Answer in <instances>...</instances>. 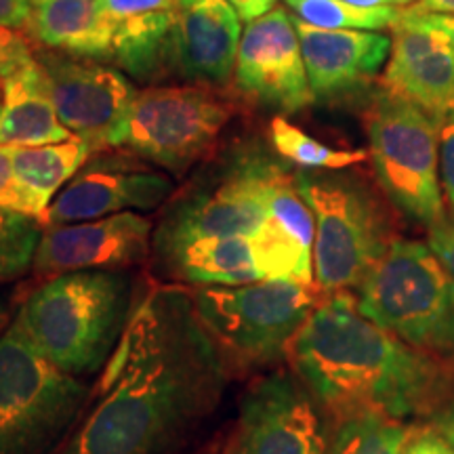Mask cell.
<instances>
[{
	"mask_svg": "<svg viewBox=\"0 0 454 454\" xmlns=\"http://www.w3.org/2000/svg\"><path fill=\"white\" fill-rule=\"evenodd\" d=\"M230 366L194 291L158 284L135 305L89 406L53 454H177L217 411Z\"/></svg>",
	"mask_w": 454,
	"mask_h": 454,
	"instance_id": "6da1fadb",
	"label": "cell"
},
{
	"mask_svg": "<svg viewBox=\"0 0 454 454\" xmlns=\"http://www.w3.org/2000/svg\"><path fill=\"white\" fill-rule=\"evenodd\" d=\"M288 360L334 421L354 414L429 417L452 394V368L385 331L357 309L351 291L322 294Z\"/></svg>",
	"mask_w": 454,
	"mask_h": 454,
	"instance_id": "7a4b0ae2",
	"label": "cell"
},
{
	"mask_svg": "<svg viewBox=\"0 0 454 454\" xmlns=\"http://www.w3.org/2000/svg\"><path fill=\"white\" fill-rule=\"evenodd\" d=\"M133 309L127 271H72L32 288L15 308L13 322L57 368L87 379L110 362Z\"/></svg>",
	"mask_w": 454,
	"mask_h": 454,
	"instance_id": "3957f363",
	"label": "cell"
},
{
	"mask_svg": "<svg viewBox=\"0 0 454 454\" xmlns=\"http://www.w3.org/2000/svg\"><path fill=\"white\" fill-rule=\"evenodd\" d=\"M357 309L414 349L454 356V280L427 244L391 240L357 288Z\"/></svg>",
	"mask_w": 454,
	"mask_h": 454,
	"instance_id": "277c9868",
	"label": "cell"
},
{
	"mask_svg": "<svg viewBox=\"0 0 454 454\" xmlns=\"http://www.w3.org/2000/svg\"><path fill=\"white\" fill-rule=\"evenodd\" d=\"M93 387L49 362L11 322L0 333V454H53Z\"/></svg>",
	"mask_w": 454,
	"mask_h": 454,
	"instance_id": "5b68a950",
	"label": "cell"
},
{
	"mask_svg": "<svg viewBox=\"0 0 454 454\" xmlns=\"http://www.w3.org/2000/svg\"><path fill=\"white\" fill-rule=\"evenodd\" d=\"M322 294L316 284L257 280L198 288L194 308L227 366L257 368L288 357L294 337Z\"/></svg>",
	"mask_w": 454,
	"mask_h": 454,
	"instance_id": "8992f818",
	"label": "cell"
},
{
	"mask_svg": "<svg viewBox=\"0 0 454 454\" xmlns=\"http://www.w3.org/2000/svg\"><path fill=\"white\" fill-rule=\"evenodd\" d=\"M294 179L316 221V286L325 294L360 288L394 240L381 204L348 175L299 173Z\"/></svg>",
	"mask_w": 454,
	"mask_h": 454,
	"instance_id": "52a82bcc",
	"label": "cell"
},
{
	"mask_svg": "<svg viewBox=\"0 0 454 454\" xmlns=\"http://www.w3.org/2000/svg\"><path fill=\"white\" fill-rule=\"evenodd\" d=\"M440 124L421 107L385 93L366 112L379 184L406 217L431 230L446 219L440 181Z\"/></svg>",
	"mask_w": 454,
	"mask_h": 454,
	"instance_id": "ba28073f",
	"label": "cell"
},
{
	"mask_svg": "<svg viewBox=\"0 0 454 454\" xmlns=\"http://www.w3.org/2000/svg\"><path fill=\"white\" fill-rule=\"evenodd\" d=\"M286 173L257 152L231 156L213 177L187 190L168 208L154 236V251L196 238H251L268 215L271 192Z\"/></svg>",
	"mask_w": 454,
	"mask_h": 454,
	"instance_id": "9c48e42d",
	"label": "cell"
},
{
	"mask_svg": "<svg viewBox=\"0 0 454 454\" xmlns=\"http://www.w3.org/2000/svg\"><path fill=\"white\" fill-rule=\"evenodd\" d=\"M230 118L231 106L207 84L147 87L135 95L121 147L181 175L213 150Z\"/></svg>",
	"mask_w": 454,
	"mask_h": 454,
	"instance_id": "30bf717a",
	"label": "cell"
},
{
	"mask_svg": "<svg viewBox=\"0 0 454 454\" xmlns=\"http://www.w3.org/2000/svg\"><path fill=\"white\" fill-rule=\"evenodd\" d=\"M36 59L57 116L74 137L87 141L93 152L121 147L137 95L129 78L114 67L81 57L36 51Z\"/></svg>",
	"mask_w": 454,
	"mask_h": 454,
	"instance_id": "8fae6325",
	"label": "cell"
},
{
	"mask_svg": "<svg viewBox=\"0 0 454 454\" xmlns=\"http://www.w3.org/2000/svg\"><path fill=\"white\" fill-rule=\"evenodd\" d=\"M227 454H328L314 395L288 372L254 381L244 394Z\"/></svg>",
	"mask_w": 454,
	"mask_h": 454,
	"instance_id": "7c38bea8",
	"label": "cell"
},
{
	"mask_svg": "<svg viewBox=\"0 0 454 454\" xmlns=\"http://www.w3.org/2000/svg\"><path fill=\"white\" fill-rule=\"evenodd\" d=\"M234 78L244 95L276 110L297 112L314 101L293 15L276 7L247 24Z\"/></svg>",
	"mask_w": 454,
	"mask_h": 454,
	"instance_id": "4fadbf2b",
	"label": "cell"
},
{
	"mask_svg": "<svg viewBox=\"0 0 454 454\" xmlns=\"http://www.w3.org/2000/svg\"><path fill=\"white\" fill-rule=\"evenodd\" d=\"M173 179L124 156L93 160L53 198L43 225H67L129 211H152L173 196Z\"/></svg>",
	"mask_w": 454,
	"mask_h": 454,
	"instance_id": "5bb4252c",
	"label": "cell"
},
{
	"mask_svg": "<svg viewBox=\"0 0 454 454\" xmlns=\"http://www.w3.org/2000/svg\"><path fill=\"white\" fill-rule=\"evenodd\" d=\"M152 223L129 211L81 223L44 227L32 271L38 280L90 270H122L150 254Z\"/></svg>",
	"mask_w": 454,
	"mask_h": 454,
	"instance_id": "9a60e30c",
	"label": "cell"
},
{
	"mask_svg": "<svg viewBox=\"0 0 454 454\" xmlns=\"http://www.w3.org/2000/svg\"><path fill=\"white\" fill-rule=\"evenodd\" d=\"M381 82L387 95L442 122L454 110V43L434 27L397 17Z\"/></svg>",
	"mask_w": 454,
	"mask_h": 454,
	"instance_id": "2e32d148",
	"label": "cell"
},
{
	"mask_svg": "<svg viewBox=\"0 0 454 454\" xmlns=\"http://www.w3.org/2000/svg\"><path fill=\"white\" fill-rule=\"evenodd\" d=\"M314 213L299 194L297 179L286 173L271 192L268 215L251 240L261 280H314Z\"/></svg>",
	"mask_w": 454,
	"mask_h": 454,
	"instance_id": "e0dca14e",
	"label": "cell"
},
{
	"mask_svg": "<svg viewBox=\"0 0 454 454\" xmlns=\"http://www.w3.org/2000/svg\"><path fill=\"white\" fill-rule=\"evenodd\" d=\"M240 21L227 0H196L181 9L170 44V70L207 87L225 84L236 70Z\"/></svg>",
	"mask_w": 454,
	"mask_h": 454,
	"instance_id": "ac0fdd59",
	"label": "cell"
},
{
	"mask_svg": "<svg viewBox=\"0 0 454 454\" xmlns=\"http://www.w3.org/2000/svg\"><path fill=\"white\" fill-rule=\"evenodd\" d=\"M301 53L316 98H331L364 84L381 70L391 51V38L377 32L325 30L293 15Z\"/></svg>",
	"mask_w": 454,
	"mask_h": 454,
	"instance_id": "d6986e66",
	"label": "cell"
},
{
	"mask_svg": "<svg viewBox=\"0 0 454 454\" xmlns=\"http://www.w3.org/2000/svg\"><path fill=\"white\" fill-rule=\"evenodd\" d=\"M114 27V61L137 81L170 70V44L181 0H99Z\"/></svg>",
	"mask_w": 454,
	"mask_h": 454,
	"instance_id": "ffe728a7",
	"label": "cell"
},
{
	"mask_svg": "<svg viewBox=\"0 0 454 454\" xmlns=\"http://www.w3.org/2000/svg\"><path fill=\"white\" fill-rule=\"evenodd\" d=\"M27 36L81 59H114V27L99 0H32Z\"/></svg>",
	"mask_w": 454,
	"mask_h": 454,
	"instance_id": "44dd1931",
	"label": "cell"
},
{
	"mask_svg": "<svg viewBox=\"0 0 454 454\" xmlns=\"http://www.w3.org/2000/svg\"><path fill=\"white\" fill-rule=\"evenodd\" d=\"M156 257L160 274L190 286H240L261 280L251 240L242 236L196 238Z\"/></svg>",
	"mask_w": 454,
	"mask_h": 454,
	"instance_id": "7402d4cb",
	"label": "cell"
},
{
	"mask_svg": "<svg viewBox=\"0 0 454 454\" xmlns=\"http://www.w3.org/2000/svg\"><path fill=\"white\" fill-rule=\"evenodd\" d=\"M0 93H3V116H0L3 147L61 144L74 137L57 116L38 59L26 70L0 81Z\"/></svg>",
	"mask_w": 454,
	"mask_h": 454,
	"instance_id": "603a6c76",
	"label": "cell"
},
{
	"mask_svg": "<svg viewBox=\"0 0 454 454\" xmlns=\"http://www.w3.org/2000/svg\"><path fill=\"white\" fill-rule=\"evenodd\" d=\"M9 154L15 177L32 204L34 215L43 221L49 204L89 162L93 150L87 141L72 137L61 144L9 147Z\"/></svg>",
	"mask_w": 454,
	"mask_h": 454,
	"instance_id": "cb8c5ba5",
	"label": "cell"
},
{
	"mask_svg": "<svg viewBox=\"0 0 454 454\" xmlns=\"http://www.w3.org/2000/svg\"><path fill=\"white\" fill-rule=\"evenodd\" d=\"M414 429L383 414H354L337 421L328 454H402Z\"/></svg>",
	"mask_w": 454,
	"mask_h": 454,
	"instance_id": "d4e9b609",
	"label": "cell"
},
{
	"mask_svg": "<svg viewBox=\"0 0 454 454\" xmlns=\"http://www.w3.org/2000/svg\"><path fill=\"white\" fill-rule=\"evenodd\" d=\"M270 137L278 154L308 170H340L371 158L364 150H334V147L309 137L305 130L294 127L282 116L271 121Z\"/></svg>",
	"mask_w": 454,
	"mask_h": 454,
	"instance_id": "484cf974",
	"label": "cell"
},
{
	"mask_svg": "<svg viewBox=\"0 0 454 454\" xmlns=\"http://www.w3.org/2000/svg\"><path fill=\"white\" fill-rule=\"evenodd\" d=\"M294 17L325 30H385L394 27L397 7H356L345 0H284Z\"/></svg>",
	"mask_w": 454,
	"mask_h": 454,
	"instance_id": "4316f807",
	"label": "cell"
},
{
	"mask_svg": "<svg viewBox=\"0 0 454 454\" xmlns=\"http://www.w3.org/2000/svg\"><path fill=\"white\" fill-rule=\"evenodd\" d=\"M43 231L41 219L0 208V284L27 274Z\"/></svg>",
	"mask_w": 454,
	"mask_h": 454,
	"instance_id": "83f0119b",
	"label": "cell"
},
{
	"mask_svg": "<svg viewBox=\"0 0 454 454\" xmlns=\"http://www.w3.org/2000/svg\"><path fill=\"white\" fill-rule=\"evenodd\" d=\"M36 61V49L21 30L0 26V81L26 70Z\"/></svg>",
	"mask_w": 454,
	"mask_h": 454,
	"instance_id": "f1b7e54d",
	"label": "cell"
},
{
	"mask_svg": "<svg viewBox=\"0 0 454 454\" xmlns=\"http://www.w3.org/2000/svg\"><path fill=\"white\" fill-rule=\"evenodd\" d=\"M0 208H9V211H17V213L36 217L30 200H27L24 190H21L20 181L15 177L9 147H3V145H0Z\"/></svg>",
	"mask_w": 454,
	"mask_h": 454,
	"instance_id": "f546056e",
	"label": "cell"
},
{
	"mask_svg": "<svg viewBox=\"0 0 454 454\" xmlns=\"http://www.w3.org/2000/svg\"><path fill=\"white\" fill-rule=\"evenodd\" d=\"M440 175L444 202L454 217V110L440 124Z\"/></svg>",
	"mask_w": 454,
	"mask_h": 454,
	"instance_id": "4dcf8cb0",
	"label": "cell"
},
{
	"mask_svg": "<svg viewBox=\"0 0 454 454\" xmlns=\"http://www.w3.org/2000/svg\"><path fill=\"white\" fill-rule=\"evenodd\" d=\"M429 247L454 280V217L429 230Z\"/></svg>",
	"mask_w": 454,
	"mask_h": 454,
	"instance_id": "1f68e13d",
	"label": "cell"
},
{
	"mask_svg": "<svg viewBox=\"0 0 454 454\" xmlns=\"http://www.w3.org/2000/svg\"><path fill=\"white\" fill-rule=\"evenodd\" d=\"M402 454H454L452 442L434 429H414Z\"/></svg>",
	"mask_w": 454,
	"mask_h": 454,
	"instance_id": "d6a6232c",
	"label": "cell"
},
{
	"mask_svg": "<svg viewBox=\"0 0 454 454\" xmlns=\"http://www.w3.org/2000/svg\"><path fill=\"white\" fill-rule=\"evenodd\" d=\"M402 20L414 21V24H421L427 27H434L444 34L448 41L454 43V15H438V13H429V11H423L417 4H411V7L400 11Z\"/></svg>",
	"mask_w": 454,
	"mask_h": 454,
	"instance_id": "836d02e7",
	"label": "cell"
},
{
	"mask_svg": "<svg viewBox=\"0 0 454 454\" xmlns=\"http://www.w3.org/2000/svg\"><path fill=\"white\" fill-rule=\"evenodd\" d=\"M32 15V0H0V26L26 32Z\"/></svg>",
	"mask_w": 454,
	"mask_h": 454,
	"instance_id": "e575fe53",
	"label": "cell"
},
{
	"mask_svg": "<svg viewBox=\"0 0 454 454\" xmlns=\"http://www.w3.org/2000/svg\"><path fill=\"white\" fill-rule=\"evenodd\" d=\"M227 3L236 9V13L242 21L251 24V21L270 13L274 9L276 0H227Z\"/></svg>",
	"mask_w": 454,
	"mask_h": 454,
	"instance_id": "d590c367",
	"label": "cell"
},
{
	"mask_svg": "<svg viewBox=\"0 0 454 454\" xmlns=\"http://www.w3.org/2000/svg\"><path fill=\"white\" fill-rule=\"evenodd\" d=\"M345 3L356 4V7H411L414 0H345Z\"/></svg>",
	"mask_w": 454,
	"mask_h": 454,
	"instance_id": "8d00e7d4",
	"label": "cell"
},
{
	"mask_svg": "<svg viewBox=\"0 0 454 454\" xmlns=\"http://www.w3.org/2000/svg\"><path fill=\"white\" fill-rule=\"evenodd\" d=\"M423 11L438 15H454V0H421V4H417Z\"/></svg>",
	"mask_w": 454,
	"mask_h": 454,
	"instance_id": "74e56055",
	"label": "cell"
},
{
	"mask_svg": "<svg viewBox=\"0 0 454 454\" xmlns=\"http://www.w3.org/2000/svg\"><path fill=\"white\" fill-rule=\"evenodd\" d=\"M11 317H13V314H11V305L0 301V333H3V328L9 325Z\"/></svg>",
	"mask_w": 454,
	"mask_h": 454,
	"instance_id": "f35d334b",
	"label": "cell"
},
{
	"mask_svg": "<svg viewBox=\"0 0 454 454\" xmlns=\"http://www.w3.org/2000/svg\"><path fill=\"white\" fill-rule=\"evenodd\" d=\"M446 434H448V440H450V442H452V446H454V421H452L450 425H448V431H446Z\"/></svg>",
	"mask_w": 454,
	"mask_h": 454,
	"instance_id": "ab89813d",
	"label": "cell"
},
{
	"mask_svg": "<svg viewBox=\"0 0 454 454\" xmlns=\"http://www.w3.org/2000/svg\"><path fill=\"white\" fill-rule=\"evenodd\" d=\"M196 3V0H181V7H190V4H194Z\"/></svg>",
	"mask_w": 454,
	"mask_h": 454,
	"instance_id": "60d3db41",
	"label": "cell"
},
{
	"mask_svg": "<svg viewBox=\"0 0 454 454\" xmlns=\"http://www.w3.org/2000/svg\"><path fill=\"white\" fill-rule=\"evenodd\" d=\"M0 116H3V93H0Z\"/></svg>",
	"mask_w": 454,
	"mask_h": 454,
	"instance_id": "b9f144b4",
	"label": "cell"
},
{
	"mask_svg": "<svg viewBox=\"0 0 454 454\" xmlns=\"http://www.w3.org/2000/svg\"><path fill=\"white\" fill-rule=\"evenodd\" d=\"M200 454H217L215 450H204V452H200Z\"/></svg>",
	"mask_w": 454,
	"mask_h": 454,
	"instance_id": "7bdbcfd3",
	"label": "cell"
}]
</instances>
